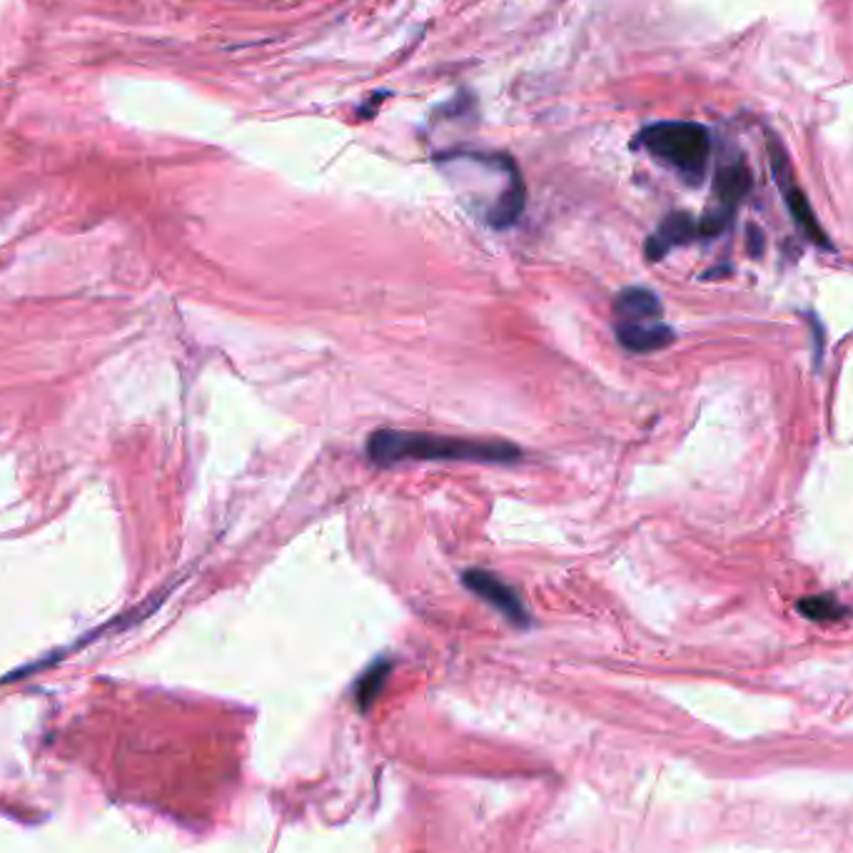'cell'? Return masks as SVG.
Here are the masks:
<instances>
[{
  "label": "cell",
  "instance_id": "52a82bcc",
  "mask_svg": "<svg viewBox=\"0 0 853 853\" xmlns=\"http://www.w3.org/2000/svg\"><path fill=\"white\" fill-rule=\"evenodd\" d=\"M617 322H657L661 320L659 297L644 287H627L615 300Z\"/></svg>",
  "mask_w": 853,
  "mask_h": 853
},
{
  "label": "cell",
  "instance_id": "3957f363",
  "mask_svg": "<svg viewBox=\"0 0 853 853\" xmlns=\"http://www.w3.org/2000/svg\"><path fill=\"white\" fill-rule=\"evenodd\" d=\"M769 156H771V168H774V175H776V182H779L781 193H783V200L786 205H789V213L793 217V223H797L803 235H807L809 239H813V243H819L821 247H831L827 233H823L817 215H813V210L809 205L807 195L801 193L797 180H793V170H791V162L789 158H786V152L781 148V142L776 138H769Z\"/></svg>",
  "mask_w": 853,
  "mask_h": 853
},
{
  "label": "cell",
  "instance_id": "9c48e42d",
  "mask_svg": "<svg viewBox=\"0 0 853 853\" xmlns=\"http://www.w3.org/2000/svg\"><path fill=\"white\" fill-rule=\"evenodd\" d=\"M387 664H377L375 669H372V672H367V676H364L362 679V684H360V699H362V704L364 702H372V696H375L377 694V689H380V684H382V679H385V674H387Z\"/></svg>",
  "mask_w": 853,
  "mask_h": 853
},
{
  "label": "cell",
  "instance_id": "ba28073f",
  "mask_svg": "<svg viewBox=\"0 0 853 853\" xmlns=\"http://www.w3.org/2000/svg\"><path fill=\"white\" fill-rule=\"evenodd\" d=\"M799 611L813 621H836L846 617V609L833 597H809L799 601Z\"/></svg>",
  "mask_w": 853,
  "mask_h": 853
},
{
  "label": "cell",
  "instance_id": "7a4b0ae2",
  "mask_svg": "<svg viewBox=\"0 0 853 853\" xmlns=\"http://www.w3.org/2000/svg\"><path fill=\"white\" fill-rule=\"evenodd\" d=\"M639 142L651 156L682 172L684 180L702 182L708 152H712V138H708L704 126H696V122H657V126L641 130Z\"/></svg>",
  "mask_w": 853,
  "mask_h": 853
},
{
  "label": "cell",
  "instance_id": "5b68a950",
  "mask_svg": "<svg viewBox=\"0 0 853 853\" xmlns=\"http://www.w3.org/2000/svg\"><path fill=\"white\" fill-rule=\"evenodd\" d=\"M694 237H699V223L686 213H674L669 215L664 223L659 225L654 235L647 239L644 253L649 260H661L669 250H674L676 245H686L692 243Z\"/></svg>",
  "mask_w": 853,
  "mask_h": 853
},
{
  "label": "cell",
  "instance_id": "6da1fadb",
  "mask_svg": "<svg viewBox=\"0 0 853 853\" xmlns=\"http://www.w3.org/2000/svg\"><path fill=\"white\" fill-rule=\"evenodd\" d=\"M367 455L380 467L397 462H422V459H447V462H494L507 465L522 457L520 447L512 443H484V439L397 433L380 429L370 437Z\"/></svg>",
  "mask_w": 853,
  "mask_h": 853
},
{
  "label": "cell",
  "instance_id": "8992f818",
  "mask_svg": "<svg viewBox=\"0 0 853 853\" xmlns=\"http://www.w3.org/2000/svg\"><path fill=\"white\" fill-rule=\"evenodd\" d=\"M617 340L629 352H657L674 342V330L657 322H617Z\"/></svg>",
  "mask_w": 853,
  "mask_h": 853
},
{
  "label": "cell",
  "instance_id": "277c9868",
  "mask_svg": "<svg viewBox=\"0 0 853 853\" xmlns=\"http://www.w3.org/2000/svg\"><path fill=\"white\" fill-rule=\"evenodd\" d=\"M462 582L469 591L477 594L479 599L490 601L494 609H500L502 615L510 621H514L516 627L530 625V615H526L520 594H516L510 584H504L500 577H494V574L484 569H469L465 572Z\"/></svg>",
  "mask_w": 853,
  "mask_h": 853
}]
</instances>
